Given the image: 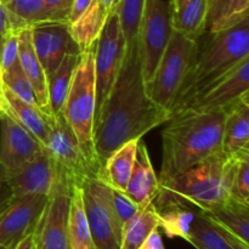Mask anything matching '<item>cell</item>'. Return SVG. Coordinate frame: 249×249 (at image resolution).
I'll return each mask as SVG.
<instances>
[{
	"mask_svg": "<svg viewBox=\"0 0 249 249\" xmlns=\"http://www.w3.org/2000/svg\"><path fill=\"white\" fill-rule=\"evenodd\" d=\"M160 228L169 238L180 237L187 241L195 219V212L192 207L169 206L157 209Z\"/></svg>",
	"mask_w": 249,
	"mask_h": 249,
	"instance_id": "4dcf8cb0",
	"label": "cell"
},
{
	"mask_svg": "<svg viewBox=\"0 0 249 249\" xmlns=\"http://www.w3.org/2000/svg\"><path fill=\"white\" fill-rule=\"evenodd\" d=\"M156 229H160V219L157 209L152 202L141 209L124 226L121 249H139L148 235Z\"/></svg>",
	"mask_w": 249,
	"mask_h": 249,
	"instance_id": "f546056e",
	"label": "cell"
},
{
	"mask_svg": "<svg viewBox=\"0 0 249 249\" xmlns=\"http://www.w3.org/2000/svg\"><path fill=\"white\" fill-rule=\"evenodd\" d=\"M1 113H2V111H1V112H0V116H1Z\"/></svg>",
	"mask_w": 249,
	"mask_h": 249,
	"instance_id": "f907efd6",
	"label": "cell"
},
{
	"mask_svg": "<svg viewBox=\"0 0 249 249\" xmlns=\"http://www.w3.org/2000/svg\"><path fill=\"white\" fill-rule=\"evenodd\" d=\"M79 55H67L57 70L48 80L49 107L53 117L58 116L62 111L66 97L70 91L74 70L77 67Z\"/></svg>",
	"mask_w": 249,
	"mask_h": 249,
	"instance_id": "83f0119b",
	"label": "cell"
},
{
	"mask_svg": "<svg viewBox=\"0 0 249 249\" xmlns=\"http://www.w3.org/2000/svg\"><path fill=\"white\" fill-rule=\"evenodd\" d=\"M49 5H50L53 9H55L56 11L61 12L65 16H70L71 7H72L73 1L74 0H45Z\"/></svg>",
	"mask_w": 249,
	"mask_h": 249,
	"instance_id": "ab89813d",
	"label": "cell"
},
{
	"mask_svg": "<svg viewBox=\"0 0 249 249\" xmlns=\"http://www.w3.org/2000/svg\"><path fill=\"white\" fill-rule=\"evenodd\" d=\"M158 189H160V179L151 163L147 146L145 145L142 139H140L136 150L133 173L124 192L142 209L152 203L157 196Z\"/></svg>",
	"mask_w": 249,
	"mask_h": 249,
	"instance_id": "ac0fdd59",
	"label": "cell"
},
{
	"mask_svg": "<svg viewBox=\"0 0 249 249\" xmlns=\"http://www.w3.org/2000/svg\"><path fill=\"white\" fill-rule=\"evenodd\" d=\"M0 99H1L2 111L10 114L16 122H18L45 147L48 143L49 135H50L53 117L48 116L39 107L32 106V105L22 101L14 92L10 91L2 83Z\"/></svg>",
	"mask_w": 249,
	"mask_h": 249,
	"instance_id": "e0dca14e",
	"label": "cell"
},
{
	"mask_svg": "<svg viewBox=\"0 0 249 249\" xmlns=\"http://www.w3.org/2000/svg\"><path fill=\"white\" fill-rule=\"evenodd\" d=\"M0 94H1V80H0Z\"/></svg>",
	"mask_w": 249,
	"mask_h": 249,
	"instance_id": "7dc6e473",
	"label": "cell"
},
{
	"mask_svg": "<svg viewBox=\"0 0 249 249\" xmlns=\"http://www.w3.org/2000/svg\"><path fill=\"white\" fill-rule=\"evenodd\" d=\"M72 190L56 185L33 232L34 249H71L68 213Z\"/></svg>",
	"mask_w": 249,
	"mask_h": 249,
	"instance_id": "4fadbf2b",
	"label": "cell"
},
{
	"mask_svg": "<svg viewBox=\"0 0 249 249\" xmlns=\"http://www.w3.org/2000/svg\"><path fill=\"white\" fill-rule=\"evenodd\" d=\"M11 1V0H0V2H1V4H4V5H6L7 2H10Z\"/></svg>",
	"mask_w": 249,
	"mask_h": 249,
	"instance_id": "f6af8a7d",
	"label": "cell"
},
{
	"mask_svg": "<svg viewBox=\"0 0 249 249\" xmlns=\"http://www.w3.org/2000/svg\"><path fill=\"white\" fill-rule=\"evenodd\" d=\"M14 249H34L33 235H29L26 238H23Z\"/></svg>",
	"mask_w": 249,
	"mask_h": 249,
	"instance_id": "b9f144b4",
	"label": "cell"
},
{
	"mask_svg": "<svg viewBox=\"0 0 249 249\" xmlns=\"http://www.w3.org/2000/svg\"><path fill=\"white\" fill-rule=\"evenodd\" d=\"M140 139L130 140L117 148L104 163L99 177L114 189L125 191L135 163L136 150Z\"/></svg>",
	"mask_w": 249,
	"mask_h": 249,
	"instance_id": "603a6c76",
	"label": "cell"
},
{
	"mask_svg": "<svg viewBox=\"0 0 249 249\" xmlns=\"http://www.w3.org/2000/svg\"><path fill=\"white\" fill-rule=\"evenodd\" d=\"M0 80L10 91L14 92L22 101L27 102L32 106L39 107L33 88H32V84L24 75L21 65H19V61L16 65L10 67L9 70L0 72Z\"/></svg>",
	"mask_w": 249,
	"mask_h": 249,
	"instance_id": "d6a6232c",
	"label": "cell"
},
{
	"mask_svg": "<svg viewBox=\"0 0 249 249\" xmlns=\"http://www.w3.org/2000/svg\"><path fill=\"white\" fill-rule=\"evenodd\" d=\"M187 242L196 249H249V245L221 228L201 211L195 214Z\"/></svg>",
	"mask_w": 249,
	"mask_h": 249,
	"instance_id": "ffe728a7",
	"label": "cell"
},
{
	"mask_svg": "<svg viewBox=\"0 0 249 249\" xmlns=\"http://www.w3.org/2000/svg\"><path fill=\"white\" fill-rule=\"evenodd\" d=\"M173 33L169 1L146 0L139 26L138 43L145 83L155 74Z\"/></svg>",
	"mask_w": 249,
	"mask_h": 249,
	"instance_id": "9c48e42d",
	"label": "cell"
},
{
	"mask_svg": "<svg viewBox=\"0 0 249 249\" xmlns=\"http://www.w3.org/2000/svg\"><path fill=\"white\" fill-rule=\"evenodd\" d=\"M9 178H10L9 170H7L4 165L0 164V189L7 184V180H9Z\"/></svg>",
	"mask_w": 249,
	"mask_h": 249,
	"instance_id": "7bdbcfd3",
	"label": "cell"
},
{
	"mask_svg": "<svg viewBox=\"0 0 249 249\" xmlns=\"http://www.w3.org/2000/svg\"><path fill=\"white\" fill-rule=\"evenodd\" d=\"M82 191L92 249H121L123 226L112 204L108 184L100 177L89 178Z\"/></svg>",
	"mask_w": 249,
	"mask_h": 249,
	"instance_id": "ba28073f",
	"label": "cell"
},
{
	"mask_svg": "<svg viewBox=\"0 0 249 249\" xmlns=\"http://www.w3.org/2000/svg\"><path fill=\"white\" fill-rule=\"evenodd\" d=\"M139 249H165L160 230L158 229L153 230Z\"/></svg>",
	"mask_w": 249,
	"mask_h": 249,
	"instance_id": "f35d334b",
	"label": "cell"
},
{
	"mask_svg": "<svg viewBox=\"0 0 249 249\" xmlns=\"http://www.w3.org/2000/svg\"><path fill=\"white\" fill-rule=\"evenodd\" d=\"M71 249H92L91 235L85 214L82 187H74L71 195L68 213Z\"/></svg>",
	"mask_w": 249,
	"mask_h": 249,
	"instance_id": "f1b7e54d",
	"label": "cell"
},
{
	"mask_svg": "<svg viewBox=\"0 0 249 249\" xmlns=\"http://www.w3.org/2000/svg\"><path fill=\"white\" fill-rule=\"evenodd\" d=\"M246 57H249V17L224 31L204 32L196 40L189 71L173 102L170 117Z\"/></svg>",
	"mask_w": 249,
	"mask_h": 249,
	"instance_id": "7a4b0ae2",
	"label": "cell"
},
{
	"mask_svg": "<svg viewBox=\"0 0 249 249\" xmlns=\"http://www.w3.org/2000/svg\"><path fill=\"white\" fill-rule=\"evenodd\" d=\"M174 1H177V0H169V2H174Z\"/></svg>",
	"mask_w": 249,
	"mask_h": 249,
	"instance_id": "c3c4849f",
	"label": "cell"
},
{
	"mask_svg": "<svg viewBox=\"0 0 249 249\" xmlns=\"http://www.w3.org/2000/svg\"><path fill=\"white\" fill-rule=\"evenodd\" d=\"M146 0H119L114 11L118 15L126 44L138 39L139 26Z\"/></svg>",
	"mask_w": 249,
	"mask_h": 249,
	"instance_id": "1f68e13d",
	"label": "cell"
},
{
	"mask_svg": "<svg viewBox=\"0 0 249 249\" xmlns=\"http://www.w3.org/2000/svg\"><path fill=\"white\" fill-rule=\"evenodd\" d=\"M92 2H94V0H74L72 7H71L70 16H68V23H72L75 19L79 18L91 6Z\"/></svg>",
	"mask_w": 249,
	"mask_h": 249,
	"instance_id": "74e56055",
	"label": "cell"
},
{
	"mask_svg": "<svg viewBox=\"0 0 249 249\" xmlns=\"http://www.w3.org/2000/svg\"><path fill=\"white\" fill-rule=\"evenodd\" d=\"M49 202L48 195L31 194L14 198L0 214V246L14 249L33 235Z\"/></svg>",
	"mask_w": 249,
	"mask_h": 249,
	"instance_id": "7c38bea8",
	"label": "cell"
},
{
	"mask_svg": "<svg viewBox=\"0 0 249 249\" xmlns=\"http://www.w3.org/2000/svg\"><path fill=\"white\" fill-rule=\"evenodd\" d=\"M196 40L173 31L167 48L158 62L155 74L146 83L148 97L170 112L182 80L189 71Z\"/></svg>",
	"mask_w": 249,
	"mask_h": 249,
	"instance_id": "52a82bcc",
	"label": "cell"
},
{
	"mask_svg": "<svg viewBox=\"0 0 249 249\" xmlns=\"http://www.w3.org/2000/svg\"><path fill=\"white\" fill-rule=\"evenodd\" d=\"M246 94H249V57L241 61L230 72L173 113L172 117L181 113H208L225 109Z\"/></svg>",
	"mask_w": 249,
	"mask_h": 249,
	"instance_id": "8fae6325",
	"label": "cell"
},
{
	"mask_svg": "<svg viewBox=\"0 0 249 249\" xmlns=\"http://www.w3.org/2000/svg\"><path fill=\"white\" fill-rule=\"evenodd\" d=\"M224 122V109L172 117L162 131L163 158L160 181L223 152Z\"/></svg>",
	"mask_w": 249,
	"mask_h": 249,
	"instance_id": "3957f363",
	"label": "cell"
},
{
	"mask_svg": "<svg viewBox=\"0 0 249 249\" xmlns=\"http://www.w3.org/2000/svg\"><path fill=\"white\" fill-rule=\"evenodd\" d=\"M169 4L173 31L197 40L204 33L208 0H177Z\"/></svg>",
	"mask_w": 249,
	"mask_h": 249,
	"instance_id": "7402d4cb",
	"label": "cell"
},
{
	"mask_svg": "<svg viewBox=\"0 0 249 249\" xmlns=\"http://www.w3.org/2000/svg\"><path fill=\"white\" fill-rule=\"evenodd\" d=\"M96 44V43H95ZM95 44L82 51L74 70L70 91L61 114L74 133L90 162L99 168L94 150V118L96 106L95 92Z\"/></svg>",
	"mask_w": 249,
	"mask_h": 249,
	"instance_id": "5b68a950",
	"label": "cell"
},
{
	"mask_svg": "<svg viewBox=\"0 0 249 249\" xmlns=\"http://www.w3.org/2000/svg\"><path fill=\"white\" fill-rule=\"evenodd\" d=\"M105 9H107L108 11H113L116 9V6L118 5L119 0H97Z\"/></svg>",
	"mask_w": 249,
	"mask_h": 249,
	"instance_id": "ee69618b",
	"label": "cell"
},
{
	"mask_svg": "<svg viewBox=\"0 0 249 249\" xmlns=\"http://www.w3.org/2000/svg\"><path fill=\"white\" fill-rule=\"evenodd\" d=\"M235 165L236 156L229 157L220 152L160 181L158 194L153 199L156 209L186 206L204 212L224 203L231 198Z\"/></svg>",
	"mask_w": 249,
	"mask_h": 249,
	"instance_id": "277c9868",
	"label": "cell"
},
{
	"mask_svg": "<svg viewBox=\"0 0 249 249\" xmlns=\"http://www.w3.org/2000/svg\"><path fill=\"white\" fill-rule=\"evenodd\" d=\"M126 41L116 11H112L95 44V116L106 100L125 55ZM95 119V118H94Z\"/></svg>",
	"mask_w": 249,
	"mask_h": 249,
	"instance_id": "30bf717a",
	"label": "cell"
},
{
	"mask_svg": "<svg viewBox=\"0 0 249 249\" xmlns=\"http://www.w3.org/2000/svg\"><path fill=\"white\" fill-rule=\"evenodd\" d=\"M111 12L94 0L91 6L79 18L70 23L71 36L80 50H87L96 43Z\"/></svg>",
	"mask_w": 249,
	"mask_h": 249,
	"instance_id": "484cf974",
	"label": "cell"
},
{
	"mask_svg": "<svg viewBox=\"0 0 249 249\" xmlns=\"http://www.w3.org/2000/svg\"><path fill=\"white\" fill-rule=\"evenodd\" d=\"M109 186V194H111L112 204L116 211L117 216H118L119 221H121L122 226L126 225L139 212L141 211L140 207L128 196L124 191H121L118 189H114L111 185Z\"/></svg>",
	"mask_w": 249,
	"mask_h": 249,
	"instance_id": "e575fe53",
	"label": "cell"
},
{
	"mask_svg": "<svg viewBox=\"0 0 249 249\" xmlns=\"http://www.w3.org/2000/svg\"><path fill=\"white\" fill-rule=\"evenodd\" d=\"M45 148L57 173V184L73 190L74 187H82L83 182L89 178L99 177L100 169L87 157L74 133L61 113L53 117Z\"/></svg>",
	"mask_w": 249,
	"mask_h": 249,
	"instance_id": "8992f818",
	"label": "cell"
},
{
	"mask_svg": "<svg viewBox=\"0 0 249 249\" xmlns=\"http://www.w3.org/2000/svg\"><path fill=\"white\" fill-rule=\"evenodd\" d=\"M44 146L10 114L0 116V164L10 174L21 169Z\"/></svg>",
	"mask_w": 249,
	"mask_h": 249,
	"instance_id": "9a60e30c",
	"label": "cell"
},
{
	"mask_svg": "<svg viewBox=\"0 0 249 249\" xmlns=\"http://www.w3.org/2000/svg\"><path fill=\"white\" fill-rule=\"evenodd\" d=\"M31 34L34 50L43 66L46 80L50 79L66 56L80 55L82 53L71 36L70 23L67 22L38 24L32 27Z\"/></svg>",
	"mask_w": 249,
	"mask_h": 249,
	"instance_id": "5bb4252c",
	"label": "cell"
},
{
	"mask_svg": "<svg viewBox=\"0 0 249 249\" xmlns=\"http://www.w3.org/2000/svg\"><path fill=\"white\" fill-rule=\"evenodd\" d=\"M12 199H14V196H12L10 187L7 185L2 186L0 189V214L6 209V207L11 203Z\"/></svg>",
	"mask_w": 249,
	"mask_h": 249,
	"instance_id": "60d3db41",
	"label": "cell"
},
{
	"mask_svg": "<svg viewBox=\"0 0 249 249\" xmlns=\"http://www.w3.org/2000/svg\"><path fill=\"white\" fill-rule=\"evenodd\" d=\"M221 151L226 156H236L249 150V94L226 107Z\"/></svg>",
	"mask_w": 249,
	"mask_h": 249,
	"instance_id": "d6986e66",
	"label": "cell"
},
{
	"mask_svg": "<svg viewBox=\"0 0 249 249\" xmlns=\"http://www.w3.org/2000/svg\"><path fill=\"white\" fill-rule=\"evenodd\" d=\"M21 29L23 28L19 26L16 17L7 10L4 4L0 2V60H1L2 48H4L7 36L12 31H21Z\"/></svg>",
	"mask_w": 249,
	"mask_h": 249,
	"instance_id": "8d00e7d4",
	"label": "cell"
},
{
	"mask_svg": "<svg viewBox=\"0 0 249 249\" xmlns=\"http://www.w3.org/2000/svg\"><path fill=\"white\" fill-rule=\"evenodd\" d=\"M18 32L12 31L4 44L0 60V72L9 70L18 62Z\"/></svg>",
	"mask_w": 249,
	"mask_h": 249,
	"instance_id": "d590c367",
	"label": "cell"
},
{
	"mask_svg": "<svg viewBox=\"0 0 249 249\" xmlns=\"http://www.w3.org/2000/svg\"><path fill=\"white\" fill-rule=\"evenodd\" d=\"M202 212V211H201ZM213 221L249 245V206L229 198L224 203L202 212Z\"/></svg>",
	"mask_w": 249,
	"mask_h": 249,
	"instance_id": "cb8c5ba5",
	"label": "cell"
},
{
	"mask_svg": "<svg viewBox=\"0 0 249 249\" xmlns=\"http://www.w3.org/2000/svg\"><path fill=\"white\" fill-rule=\"evenodd\" d=\"M0 249H7V248H5V247H1V246H0Z\"/></svg>",
	"mask_w": 249,
	"mask_h": 249,
	"instance_id": "681fc988",
	"label": "cell"
},
{
	"mask_svg": "<svg viewBox=\"0 0 249 249\" xmlns=\"http://www.w3.org/2000/svg\"><path fill=\"white\" fill-rule=\"evenodd\" d=\"M230 197L249 206V150L236 155V165Z\"/></svg>",
	"mask_w": 249,
	"mask_h": 249,
	"instance_id": "836d02e7",
	"label": "cell"
},
{
	"mask_svg": "<svg viewBox=\"0 0 249 249\" xmlns=\"http://www.w3.org/2000/svg\"><path fill=\"white\" fill-rule=\"evenodd\" d=\"M2 111V104H1V99H0V112Z\"/></svg>",
	"mask_w": 249,
	"mask_h": 249,
	"instance_id": "bcb514c9",
	"label": "cell"
},
{
	"mask_svg": "<svg viewBox=\"0 0 249 249\" xmlns=\"http://www.w3.org/2000/svg\"><path fill=\"white\" fill-rule=\"evenodd\" d=\"M57 182V173L50 155L44 147L21 169L10 174L6 185L11 190L14 198H18L31 194L50 196Z\"/></svg>",
	"mask_w": 249,
	"mask_h": 249,
	"instance_id": "2e32d148",
	"label": "cell"
},
{
	"mask_svg": "<svg viewBox=\"0 0 249 249\" xmlns=\"http://www.w3.org/2000/svg\"><path fill=\"white\" fill-rule=\"evenodd\" d=\"M18 60L24 75L32 84L39 107L48 116L53 117L49 107L48 80L32 43L31 28H23L18 32Z\"/></svg>",
	"mask_w": 249,
	"mask_h": 249,
	"instance_id": "44dd1931",
	"label": "cell"
},
{
	"mask_svg": "<svg viewBox=\"0 0 249 249\" xmlns=\"http://www.w3.org/2000/svg\"><path fill=\"white\" fill-rule=\"evenodd\" d=\"M249 17V0H208L204 32L215 33Z\"/></svg>",
	"mask_w": 249,
	"mask_h": 249,
	"instance_id": "d4e9b609",
	"label": "cell"
},
{
	"mask_svg": "<svg viewBox=\"0 0 249 249\" xmlns=\"http://www.w3.org/2000/svg\"><path fill=\"white\" fill-rule=\"evenodd\" d=\"M5 6L16 17L22 28L53 22L68 23V17L53 9L45 0H11Z\"/></svg>",
	"mask_w": 249,
	"mask_h": 249,
	"instance_id": "4316f807",
	"label": "cell"
},
{
	"mask_svg": "<svg viewBox=\"0 0 249 249\" xmlns=\"http://www.w3.org/2000/svg\"><path fill=\"white\" fill-rule=\"evenodd\" d=\"M170 121V112L146 92L138 39L126 44L121 70L94 119V150L102 168L107 158L125 142L142 139Z\"/></svg>",
	"mask_w": 249,
	"mask_h": 249,
	"instance_id": "6da1fadb",
	"label": "cell"
}]
</instances>
